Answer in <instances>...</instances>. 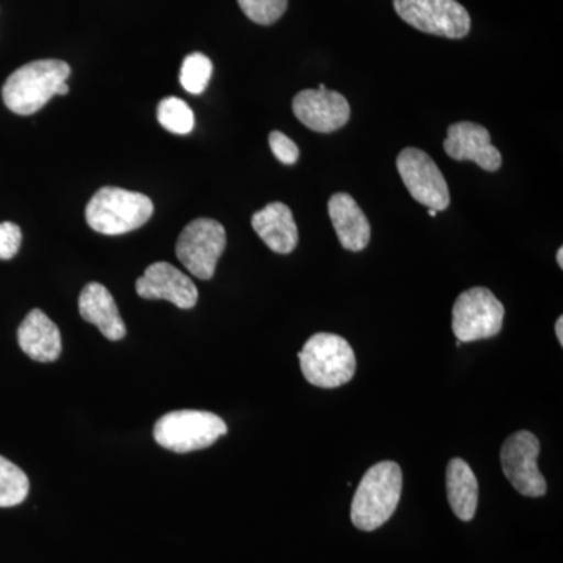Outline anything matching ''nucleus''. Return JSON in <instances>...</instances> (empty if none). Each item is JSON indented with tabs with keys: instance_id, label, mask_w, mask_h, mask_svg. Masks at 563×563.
I'll return each instance as SVG.
<instances>
[{
	"instance_id": "22",
	"label": "nucleus",
	"mask_w": 563,
	"mask_h": 563,
	"mask_svg": "<svg viewBox=\"0 0 563 563\" xmlns=\"http://www.w3.org/2000/svg\"><path fill=\"white\" fill-rule=\"evenodd\" d=\"M239 5L255 24L272 25L284 16L288 0H239Z\"/></svg>"
},
{
	"instance_id": "11",
	"label": "nucleus",
	"mask_w": 563,
	"mask_h": 563,
	"mask_svg": "<svg viewBox=\"0 0 563 563\" xmlns=\"http://www.w3.org/2000/svg\"><path fill=\"white\" fill-rule=\"evenodd\" d=\"M295 117L313 132L332 133L344 128L351 118V107L340 92L303 90L292 99Z\"/></svg>"
},
{
	"instance_id": "19",
	"label": "nucleus",
	"mask_w": 563,
	"mask_h": 563,
	"mask_svg": "<svg viewBox=\"0 0 563 563\" xmlns=\"http://www.w3.org/2000/svg\"><path fill=\"white\" fill-rule=\"evenodd\" d=\"M31 490L27 474L0 455V507L18 506Z\"/></svg>"
},
{
	"instance_id": "25",
	"label": "nucleus",
	"mask_w": 563,
	"mask_h": 563,
	"mask_svg": "<svg viewBox=\"0 0 563 563\" xmlns=\"http://www.w3.org/2000/svg\"><path fill=\"white\" fill-rule=\"evenodd\" d=\"M555 335H558L559 344L563 346V318L559 317L558 322H555Z\"/></svg>"
},
{
	"instance_id": "13",
	"label": "nucleus",
	"mask_w": 563,
	"mask_h": 563,
	"mask_svg": "<svg viewBox=\"0 0 563 563\" xmlns=\"http://www.w3.org/2000/svg\"><path fill=\"white\" fill-rule=\"evenodd\" d=\"M136 292L143 299H165L179 309H192L198 302L199 292L195 282L173 266L157 262L136 280Z\"/></svg>"
},
{
	"instance_id": "14",
	"label": "nucleus",
	"mask_w": 563,
	"mask_h": 563,
	"mask_svg": "<svg viewBox=\"0 0 563 563\" xmlns=\"http://www.w3.org/2000/svg\"><path fill=\"white\" fill-rule=\"evenodd\" d=\"M329 217L344 250L361 252L372 240V225L358 203L347 192L329 199Z\"/></svg>"
},
{
	"instance_id": "2",
	"label": "nucleus",
	"mask_w": 563,
	"mask_h": 563,
	"mask_svg": "<svg viewBox=\"0 0 563 563\" xmlns=\"http://www.w3.org/2000/svg\"><path fill=\"white\" fill-rule=\"evenodd\" d=\"M401 493V466L390 461L376 463L355 490L351 506L352 525L361 531H376L395 514Z\"/></svg>"
},
{
	"instance_id": "17",
	"label": "nucleus",
	"mask_w": 563,
	"mask_h": 563,
	"mask_svg": "<svg viewBox=\"0 0 563 563\" xmlns=\"http://www.w3.org/2000/svg\"><path fill=\"white\" fill-rule=\"evenodd\" d=\"M252 229L277 254H290L298 246V225L290 207L285 203H268L265 209L257 211L252 217Z\"/></svg>"
},
{
	"instance_id": "20",
	"label": "nucleus",
	"mask_w": 563,
	"mask_h": 563,
	"mask_svg": "<svg viewBox=\"0 0 563 563\" xmlns=\"http://www.w3.org/2000/svg\"><path fill=\"white\" fill-rule=\"evenodd\" d=\"M158 122L174 135H188L195 129V113L187 102L179 98H165L158 103Z\"/></svg>"
},
{
	"instance_id": "27",
	"label": "nucleus",
	"mask_w": 563,
	"mask_h": 563,
	"mask_svg": "<svg viewBox=\"0 0 563 563\" xmlns=\"http://www.w3.org/2000/svg\"><path fill=\"white\" fill-rule=\"evenodd\" d=\"M437 213H439V211L429 209V217H437Z\"/></svg>"
},
{
	"instance_id": "1",
	"label": "nucleus",
	"mask_w": 563,
	"mask_h": 563,
	"mask_svg": "<svg viewBox=\"0 0 563 563\" xmlns=\"http://www.w3.org/2000/svg\"><path fill=\"white\" fill-rule=\"evenodd\" d=\"M68 63L62 60H36L21 66L7 79L2 88L3 103L7 109L21 117L36 113L54 96L69 92Z\"/></svg>"
},
{
	"instance_id": "3",
	"label": "nucleus",
	"mask_w": 563,
	"mask_h": 563,
	"mask_svg": "<svg viewBox=\"0 0 563 563\" xmlns=\"http://www.w3.org/2000/svg\"><path fill=\"white\" fill-rule=\"evenodd\" d=\"M154 213V203L146 195L103 187L88 202V225L102 235H122L143 228Z\"/></svg>"
},
{
	"instance_id": "24",
	"label": "nucleus",
	"mask_w": 563,
	"mask_h": 563,
	"mask_svg": "<svg viewBox=\"0 0 563 563\" xmlns=\"http://www.w3.org/2000/svg\"><path fill=\"white\" fill-rule=\"evenodd\" d=\"M269 147L273 154L276 155L277 161L285 163V165H295L299 158V147L295 141L288 139L285 133L274 131L268 136Z\"/></svg>"
},
{
	"instance_id": "26",
	"label": "nucleus",
	"mask_w": 563,
	"mask_h": 563,
	"mask_svg": "<svg viewBox=\"0 0 563 563\" xmlns=\"http://www.w3.org/2000/svg\"><path fill=\"white\" fill-rule=\"evenodd\" d=\"M558 263H559V268H563V247H559V251H558Z\"/></svg>"
},
{
	"instance_id": "21",
	"label": "nucleus",
	"mask_w": 563,
	"mask_h": 563,
	"mask_svg": "<svg viewBox=\"0 0 563 563\" xmlns=\"http://www.w3.org/2000/svg\"><path fill=\"white\" fill-rule=\"evenodd\" d=\"M213 74L210 58L201 52L185 57L180 69V84L185 91L191 95H202Z\"/></svg>"
},
{
	"instance_id": "5",
	"label": "nucleus",
	"mask_w": 563,
	"mask_h": 563,
	"mask_svg": "<svg viewBox=\"0 0 563 563\" xmlns=\"http://www.w3.org/2000/svg\"><path fill=\"white\" fill-rule=\"evenodd\" d=\"M228 433L222 418L201 410H176L155 422L154 439L173 453H191L217 443Z\"/></svg>"
},
{
	"instance_id": "23",
	"label": "nucleus",
	"mask_w": 563,
	"mask_h": 563,
	"mask_svg": "<svg viewBox=\"0 0 563 563\" xmlns=\"http://www.w3.org/2000/svg\"><path fill=\"white\" fill-rule=\"evenodd\" d=\"M22 232L14 222H0V261H11L20 252Z\"/></svg>"
},
{
	"instance_id": "9",
	"label": "nucleus",
	"mask_w": 563,
	"mask_h": 563,
	"mask_svg": "<svg viewBox=\"0 0 563 563\" xmlns=\"http://www.w3.org/2000/svg\"><path fill=\"white\" fill-rule=\"evenodd\" d=\"M396 166L415 201L437 211L450 207L451 196L446 180L437 163L424 151L406 147L398 155Z\"/></svg>"
},
{
	"instance_id": "8",
	"label": "nucleus",
	"mask_w": 563,
	"mask_h": 563,
	"mask_svg": "<svg viewBox=\"0 0 563 563\" xmlns=\"http://www.w3.org/2000/svg\"><path fill=\"white\" fill-rule=\"evenodd\" d=\"M225 244L228 235L221 222L199 218L181 231L176 244V255L192 276L209 280L217 272Z\"/></svg>"
},
{
	"instance_id": "16",
	"label": "nucleus",
	"mask_w": 563,
	"mask_h": 563,
	"mask_svg": "<svg viewBox=\"0 0 563 563\" xmlns=\"http://www.w3.org/2000/svg\"><path fill=\"white\" fill-rule=\"evenodd\" d=\"M79 312L85 321L98 325L99 331L110 342H120L128 332L113 296L98 282H91L81 290Z\"/></svg>"
},
{
	"instance_id": "6",
	"label": "nucleus",
	"mask_w": 563,
	"mask_h": 563,
	"mask_svg": "<svg viewBox=\"0 0 563 563\" xmlns=\"http://www.w3.org/2000/svg\"><path fill=\"white\" fill-rule=\"evenodd\" d=\"M396 13L418 31L450 40L465 38L472 18L457 0H393Z\"/></svg>"
},
{
	"instance_id": "10",
	"label": "nucleus",
	"mask_w": 563,
	"mask_h": 563,
	"mask_svg": "<svg viewBox=\"0 0 563 563\" xmlns=\"http://www.w3.org/2000/svg\"><path fill=\"white\" fill-rule=\"evenodd\" d=\"M540 442L532 432L518 431L504 442L501 466L515 490L529 498L547 495V481L539 472Z\"/></svg>"
},
{
	"instance_id": "18",
	"label": "nucleus",
	"mask_w": 563,
	"mask_h": 563,
	"mask_svg": "<svg viewBox=\"0 0 563 563\" xmlns=\"http://www.w3.org/2000/svg\"><path fill=\"white\" fill-rule=\"evenodd\" d=\"M446 493L455 517L462 521H472L479 503V484L472 466L463 459H453L448 463Z\"/></svg>"
},
{
	"instance_id": "7",
	"label": "nucleus",
	"mask_w": 563,
	"mask_h": 563,
	"mask_svg": "<svg viewBox=\"0 0 563 563\" xmlns=\"http://www.w3.org/2000/svg\"><path fill=\"white\" fill-rule=\"evenodd\" d=\"M504 306L488 288L463 291L453 307V332L461 343L498 335L503 329Z\"/></svg>"
},
{
	"instance_id": "15",
	"label": "nucleus",
	"mask_w": 563,
	"mask_h": 563,
	"mask_svg": "<svg viewBox=\"0 0 563 563\" xmlns=\"http://www.w3.org/2000/svg\"><path fill=\"white\" fill-rule=\"evenodd\" d=\"M18 343L32 361H57L62 354V333L43 310H32L18 329Z\"/></svg>"
},
{
	"instance_id": "4",
	"label": "nucleus",
	"mask_w": 563,
	"mask_h": 563,
	"mask_svg": "<svg viewBox=\"0 0 563 563\" xmlns=\"http://www.w3.org/2000/svg\"><path fill=\"white\" fill-rule=\"evenodd\" d=\"M307 383L320 388H336L354 377L357 361L351 344L335 333H314L299 352Z\"/></svg>"
},
{
	"instance_id": "12",
	"label": "nucleus",
	"mask_w": 563,
	"mask_h": 563,
	"mask_svg": "<svg viewBox=\"0 0 563 563\" xmlns=\"http://www.w3.org/2000/svg\"><path fill=\"white\" fill-rule=\"evenodd\" d=\"M444 152L457 162H474L488 173L498 172L503 165L501 152L492 144L490 132L476 122H455L448 129Z\"/></svg>"
}]
</instances>
